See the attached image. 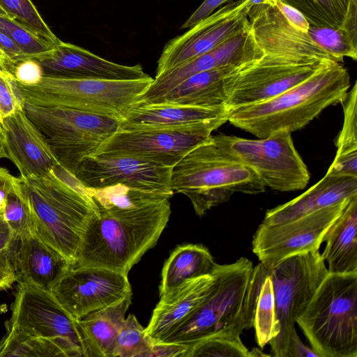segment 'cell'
<instances>
[{
	"mask_svg": "<svg viewBox=\"0 0 357 357\" xmlns=\"http://www.w3.org/2000/svg\"><path fill=\"white\" fill-rule=\"evenodd\" d=\"M258 356H271V355H267L259 349L258 348H253L251 351H249V357H258Z\"/></svg>",
	"mask_w": 357,
	"mask_h": 357,
	"instance_id": "50",
	"label": "cell"
},
{
	"mask_svg": "<svg viewBox=\"0 0 357 357\" xmlns=\"http://www.w3.org/2000/svg\"><path fill=\"white\" fill-rule=\"evenodd\" d=\"M350 199L284 223L261 222L253 236V252L261 263L271 268L291 255L319 250Z\"/></svg>",
	"mask_w": 357,
	"mask_h": 357,
	"instance_id": "14",
	"label": "cell"
},
{
	"mask_svg": "<svg viewBox=\"0 0 357 357\" xmlns=\"http://www.w3.org/2000/svg\"><path fill=\"white\" fill-rule=\"evenodd\" d=\"M263 52L260 58L228 74V109L269 100L308 79L327 63L335 61L286 51Z\"/></svg>",
	"mask_w": 357,
	"mask_h": 357,
	"instance_id": "9",
	"label": "cell"
},
{
	"mask_svg": "<svg viewBox=\"0 0 357 357\" xmlns=\"http://www.w3.org/2000/svg\"><path fill=\"white\" fill-rule=\"evenodd\" d=\"M171 188L188 197L202 217L236 192L257 195L266 186L253 170L225 153L210 137L172 167Z\"/></svg>",
	"mask_w": 357,
	"mask_h": 357,
	"instance_id": "4",
	"label": "cell"
},
{
	"mask_svg": "<svg viewBox=\"0 0 357 357\" xmlns=\"http://www.w3.org/2000/svg\"><path fill=\"white\" fill-rule=\"evenodd\" d=\"M0 144L24 178L44 176L59 165L46 138L24 108L0 121Z\"/></svg>",
	"mask_w": 357,
	"mask_h": 357,
	"instance_id": "19",
	"label": "cell"
},
{
	"mask_svg": "<svg viewBox=\"0 0 357 357\" xmlns=\"http://www.w3.org/2000/svg\"><path fill=\"white\" fill-rule=\"evenodd\" d=\"M15 282L17 278L13 265L0 263V291L8 289Z\"/></svg>",
	"mask_w": 357,
	"mask_h": 357,
	"instance_id": "49",
	"label": "cell"
},
{
	"mask_svg": "<svg viewBox=\"0 0 357 357\" xmlns=\"http://www.w3.org/2000/svg\"><path fill=\"white\" fill-rule=\"evenodd\" d=\"M24 103L13 74L0 70V121L23 109Z\"/></svg>",
	"mask_w": 357,
	"mask_h": 357,
	"instance_id": "40",
	"label": "cell"
},
{
	"mask_svg": "<svg viewBox=\"0 0 357 357\" xmlns=\"http://www.w3.org/2000/svg\"><path fill=\"white\" fill-rule=\"evenodd\" d=\"M0 356L73 357V355L54 340L6 331L0 340Z\"/></svg>",
	"mask_w": 357,
	"mask_h": 357,
	"instance_id": "32",
	"label": "cell"
},
{
	"mask_svg": "<svg viewBox=\"0 0 357 357\" xmlns=\"http://www.w3.org/2000/svg\"><path fill=\"white\" fill-rule=\"evenodd\" d=\"M0 15H8L5 11L2 9V8L0 6Z\"/></svg>",
	"mask_w": 357,
	"mask_h": 357,
	"instance_id": "54",
	"label": "cell"
},
{
	"mask_svg": "<svg viewBox=\"0 0 357 357\" xmlns=\"http://www.w3.org/2000/svg\"><path fill=\"white\" fill-rule=\"evenodd\" d=\"M226 107H200L164 102L134 103L119 116V129L135 130L190 126L227 116Z\"/></svg>",
	"mask_w": 357,
	"mask_h": 357,
	"instance_id": "24",
	"label": "cell"
},
{
	"mask_svg": "<svg viewBox=\"0 0 357 357\" xmlns=\"http://www.w3.org/2000/svg\"><path fill=\"white\" fill-rule=\"evenodd\" d=\"M249 357V350L240 336L215 334L188 347L185 357Z\"/></svg>",
	"mask_w": 357,
	"mask_h": 357,
	"instance_id": "36",
	"label": "cell"
},
{
	"mask_svg": "<svg viewBox=\"0 0 357 357\" xmlns=\"http://www.w3.org/2000/svg\"><path fill=\"white\" fill-rule=\"evenodd\" d=\"M50 291L77 320L132 296L127 275L93 266H72Z\"/></svg>",
	"mask_w": 357,
	"mask_h": 357,
	"instance_id": "15",
	"label": "cell"
},
{
	"mask_svg": "<svg viewBox=\"0 0 357 357\" xmlns=\"http://www.w3.org/2000/svg\"><path fill=\"white\" fill-rule=\"evenodd\" d=\"M0 59L6 65L7 70L8 71L11 72V68H10V63L8 61V60L6 59V58L5 57V56L3 54V53L1 52V50H0Z\"/></svg>",
	"mask_w": 357,
	"mask_h": 357,
	"instance_id": "51",
	"label": "cell"
},
{
	"mask_svg": "<svg viewBox=\"0 0 357 357\" xmlns=\"http://www.w3.org/2000/svg\"><path fill=\"white\" fill-rule=\"evenodd\" d=\"M24 110L46 138L59 165L73 174L82 160L119 128L116 116L27 102Z\"/></svg>",
	"mask_w": 357,
	"mask_h": 357,
	"instance_id": "8",
	"label": "cell"
},
{
	"mask_svg": "<svg viewBox=\"0 0 357 357\" xmlns=\"http://www.w3.org/2000/svg\"><path fill=\"white\" fill-rule=\"evenodd\" d=\"M232 0H204L200 6L190 15L182 24L181 29H189L203 19L212 14L214 10L225 2Z\"/></svg>",
	"mask_w": 357,
	"mask_h": 357,
	"instance_id": "45",
	"label": "cell"
},
{
	"mask_svg": "<svg viewBox=\"0 0 357 357\" xmlns=\"http://www.w3.org/2000/svg\"><path fill=\"white\" fill-rule=\"evenodd\" d=\"M319 357L317 354L300 340L297 332L292 335L287 357Z\"/></svg>",
	"mask_w": 357,
	"mask_h": 357,
	"instance_id": "47",
	"label": "cell"
},
{
	"mask_svg": "<svg viewBox=\"0 0 357 357\" xmlns=\"http://www.w3.org/2000/svg\"><path fill=\"white\" fill-rule=\"evenodd\" d=\"M43 76L69 79L130 80L149 77L140 64L126 66L105 59L70 43L60 42L36 59Z\"/></svg>",
	"mask_w": 357,
	"mask_h": 357,
	"instance_id": "20",
	"label": "cell"
},
{
	"mask_svg": "<svg viewBox=\"0 0 357 357\" xmlns=\"http://www.w3.org/2000/svg\"><path fill=\"white\" fill-rule=\"evenodd\" d=\"M215 264L205 246L199 244L178 245L164 264L159 287L160 297L185 282L211 275Z\"/></svg>",
	"mask_w": 357,
	"mask_h": 357,
	"instance_id": "29",
	"label": "cell"
},
{
	"mask_svg": "<svg viewBox=\"0 0 357 357\" xmlns=\"http://www.w3.org/2000/svg\"><path fill=\"white\" fill-rule=\"evenodd\" d=\"M296 323L319 357H357V273H328Z\"/></svg>",
	"mask_w": 357,
	"mask_h": 357,
	"instance_id": "5",
	"label": "cell"
},
{
	"mask_svg": "<svg viewBox=\"0 0 357 357\" xmlns=\"http://www.w3.org/2000/svg\"><path fill=\"white\" fill-rule=\"evenodd\" d=\"M17 282H29L51 290L72 267L60 252L33 231L18 239L13 258Z\"/></svg>",
	"mask_w": 357,
	"mask_h": 357,
	"instance_id": "22",
	"label": "cell"
},
{
	"mask_svg": "<svg viewBox=\"0 0 357 357\" xmlns=\"http://www.w3.org/2000/svg\"><path fill=\"white\" fill-rule=\"evenodd\" d=\"M211 139L225 153L253 170L266 188L281 192L299 190L310 181L307 167L290 133L256 139L219 134Z\"/></svg>",
	"mask_w": 357,
	"mask_h": 357,
	"instance_id": "11",
	"label": "cell"
},
{
	"mask_svg": "<svg viewBox=\"0 0 357 357\" xmlns=\"http://www.w3.org/2000/svg\"><path fill=\"white\" fill-rule=\"evenodd\" d=\"M188 349V346L182 344L153 342L150 357H185Z\"/></svg>",
	"mask_w": 357,
	"mask_h": 357,
	"instance_id": "46",
	"label": "cell"
},
{
	"mask_svg": "<svg viewBox=\"0 0 357 357\" xmlns=\"http://www.w3.org/2000/svg\"><path fill=\"white\" fill-rule=\"evenodd\" d=\"M153 80L69 79L43 76L39 83L17 82L25 102L45 108H65L120 116Z\"/></svg>",
	"mask_w": 357,
	"mask_h": 357,
	"instance_id": "7",
	"label": "cell"
},
{
	"mask_svg": "<svg viewBox=\"0 0 357 357\" xmlns=\"http://www.w3.org/2000/svg\"><path fill=\"white\" fill-rule=\"evenodd\" d=\"M0 50L9 62L11 73L18 62L28 59L16 43L1 31H0Z\"/></svg>",
	"mask_w": 357,
	"mask_h": 357,
	"instance_id": "43",
	"label": "cell"
},
{
	"mask_svg": "<svg viewBox=\"0 0 357 357\" xmlns=\"http://www.w3.org/2000/svg\"><path fill=\"white\" fill-rule=\"evenodd\" d=\"M253 264L242 257L229 264H216L213 287L192 313L162 342L190 346L215 334L240 336L253 327L245 307V295Z\"/></svg>",
	"mask_w": 357,
	"mask_h": 357,
	"instance_id": "6",
	"label": "cell"
},
{
	"mask_svg": "<svg viewBox=\"0 0 357 357\" xmlns=\"http://www.w3.org/2000/svg\"><path fill=\"white\" fill-rule=\"evenodd\" d=\"M213 284L208 275L185 282L160 299L144 331L154 342H161L177 329L206 298Z\"/></svg>",
	"mask_w": 357,
	"mask_h": 357,
	"instance_id": "23",
	"label": "cell"
},
{
	"mask_svg": "<svg viewBox=\"0 0 357 357\" xmlns=\"http://www.w3.org/2000/svg\"><path fill=\"white\" fill-rule=\"evenodd\" d=\"M137 319L130 314L118 334L113 357H150L153 341Z\"/></svg>",
	"mask_w": 357,
	"mask_h": 357,
	"instance_id": "35",
	"label": "cell"
},
{
	"mask_svg": "<svg viewBox=\"0 0 357 357\" xmlns=\"http://www.w3.org/2000/svg\"><path fill=\"white\" fill-rule=\"evenodd\" d=\"M12 73L18 83L26 86L37 84L43 77L40 64L33 59H26L18 62L14 66Z\"/></svg>",
	"mask_w": 357,
	"mask_h": 357,
	"instance_id": "41",
	"label": "cell"
},
{
	"mask_svg": "<svg viewBox=\"0 0 357 357\" xmlns=\"http://www.w3.org/2000/svg\"><path fill=\"white\" fill-rule=\"evenodd\" d=\"M255 4V0L231 1L170 40L158 61L155 76L206 53L234 35L244 26Z\"/></svg>",
	"mask_w": 357,
	"mask_h": 357,
	"instance_id": "16",
	"label": "cell"
},
{
	"mask_svg": "<svg viewBox=\"0 0 357 357\" xmlns=\"http://www.w3.org/2000/svg\"><path fill=\"white\" fill-rule=\"evenodd\" d=\"M253 327L256 341L261 349L280 332L273 282L269 274L265 278L258 294Z\"/></svg>",
	"mask_w": 357,
	"mask_h": 357,
	"instance_id": "33",
	"label": "cell"
},
{
	"mask_svg": "<svg viewBox=\"0 0 357 357\" xmlns=\"http://www.w3.org/2000/svg\"><path fill=\"white\" fill-rule=\"evenodd\" d=\"M357 195L354 196L326 233L321 254L329 273H357Z\"/></svg>",
	"mask_w": 357,
	"mask_h": 357,
	"instance_id": "26",
	"label": "cell"
},
{
	"mask_svg": "<svg viewBox=\"0 0 357 357\" xmlns=\"http://www.w3.org/2000/svg\"><path fill=\"white\" fill-rule=\"evenodd\" d=\"M235 68L226 66L194 74L149 103L227 107V77Z\"/></svg>",
	"mask_w": 357,
	"mask_h": 357,
	"instance_id": "25",
	"label": "cell"
},
{
	"mask_svg": "<svg viewBox=\"0 0 357 357\" xmlns=\"http://www.w3.org/2000/svg\"><path fill=\"white\" fill-rule=\"evenodd\" d=\"M263 54L248 18L239 31L212 50L155 76L135 103H149L194 74L226 66L238 67L260 58Z\"/></svg>",
	"mask_w": 357,
	"mask_h": 357,
	"instance_id": "18",
	"label": "cell"
},
{
	"mask_svg": "<svg viewBox=\"0 0 357 357\" xmlns=\"http://www.w3.org/2000/svg\"><path fill=\"white\" fill-rule=\"evenodd\" d=\"M227 121L225 116L179 127L119 128L93 154L127 155L173 167Z\"/></svg>",
	"mask_w": 357,
	"mask_h": 357,
	"instance_id": "12",
	"label": "cell"
},
{
	"mask_svg": "<svg viewBox=\"0 0 357 357\" xmlns=\"http://www.w3.org/2000/svg\"><path fill=\"white\" fill-rule=\"evenodd\" d=\"M319 250L288 257L270 268L280 332L268 344L271 356L287 357L295 324L328 275Z\"/></svg>",
	"mask_w": 357,
	"mask_h": 357,
	"instance_id": "10",
	"label": "cell"
},
{
	"mask_svg": "<svg viewBox=\"0 0 357 357\" xmlns=\"http://www.w3.org/2000/svg\"><path fill=\"white\" fill-rule=\"evenodd\" d=\"M6 158L5 153H4L3 149L1 148V146L0 144V159L1 158Z\"/></svg>",
	"mask_w": 357,
	"mask_h": 357,
	"instance_id": "52",
	"label": "cell"
},
{
	"mask_svg": "<svg viewBox=\"0 0 357 357\" xmlns=\"http://www.w3.org/2000/svg\"><path fill=\"white\" fill-rule=\"evenodd\" d=\"M2 215L17 239L33 231L29 209L13 188L7 195Z\"/></svg>",
	"mask_w": 357,
	"mask_h": 357,
	"instance_id": "39",
	"label": "cell"
},
{
	"mask_svg": "<svg viewBox=\"0 0 357 357\" xmlns=\"http://www.w3.org/2000/svg\"><path fill=\"white\" fill-rule=\"evenodd\" d=\"M0 31L9 36L28 59H36L49 53L58 44L8 15H0Z\"/></svg>",
	"mask_w": 357,
	"mask_h": 357,
	"instance_id": "34",
	"label": "cell"
},
{
	"mask_svg": "<svg viewBox=\"0 0 357 357\" xmlns=\"http://www.w3.org/2000/svg\"><path fill=\"white\" fill-rule=\"evenodd\" d=\"M17 241L18 239L0 211V263L13 265V257Z\"/></svg>",
	"mask_w": 357,
	"mask_h": 357,
	"instance_id": "42",
	"label": "cell"
},
{
	"mask_svg": "<svg viewBox=\"0 0 357 357\" xmlns=\"http://www.w3.org/2000/svg\"><path fill=\"white\" fill-rule=\"evenodd\" d=\"M14 177L7 169L0 167V211L3 210L7 195L13 188Z\"/></svg>",
	"mask_w": 357,
	"mask_h": 357,
	"instance_id": "48",
	"label": "cell"
},
{
	"mask_svg": "<svg viewBox=\"0 0 357 357\" xmlns=\"http://www.w3.org/2000/svg\"><path fill=\"white\" fill-rule=\"evenodd\" d=\"M131 297L127 296L77 320L85 357H113L117 336L131 303Z\"/></svg>",
	"mask_w": 357,
	"mask_h": 357,
	"instance_id": "27",
	"label": "cell"
},
{
	"mask_svg": "<svg viewBox=\"0 0 357 357\" xmlns=\"http://www.w3.org/2000/svg\"><path fill=\"white\" fill-rule=\"evenodd\" d=\"M344 122L337 140V153L326 174L357 176V85L355 82L342 102Z\"/></svg>",
	"mask_w": 357,
	"mask_h": 357,
	"instance_id": "30",
	"label": "cell"
},
{
	"mask_svg": "<svg viewBox=\"0 0 357 357\" xmlns=\"http://www.w3.org/2000/svg\"><path fill=\"white\" fill-rule=\"evenodd\" d=\"M13 188L29 209L33 231L73 266L85 229L98 213L86 192L68 184L52 169L40 177H14Z\"/></svg>",
	"mask_w": 357,
	"mask_h": 357,
	"instance_id": "3",
	"label": "cell"
},
{
	"mask_svg": "<svg viewBox=\"0 0 357 357\" xmlns=\"http://www.w3.org/2000/svg\"><path fill=\"white\" fill-rule=\"evenodd\" d=\"M351 86L342 63L328 62L308 79L264 102L228 109L227 121L258 138L301 130L326 107L344 101Z\"/></svg>",
	"mask_w": 357,
	"mask_h": 357,
	"instance_id": "1",
	"label": "cell"
},
{
	"mask_svg": "<svg viewBox=\"0 0 357 357\" xmlns=\"http://www.w3.org/2000/svg\"><path fill=\"white\" fill-rule=\"evenodd\" d=\"M98 209H134L169 199L173 193L114 184L98 188L85 187Z\"/></svg>",
	"mask_w": 357,
	"mask_h": 357,
	"instance_id": "31",
	"label": "cell"
},
{
	"mask_svg": "<svg viewBox=\"0 0 357 357\" xmlns=\"http://www.w3.org/2000/svg\"><path fill=\"white\" fill-rule=\"evenodd\" d=\"M6 331L47 338L63 345L73 357L84 356L77 319L59 303L52 291L29 282H18Z\"/></svg>",
	"mask_w": 357,
	"mask_h": 357,
	"instance_id": "13",
	"label": "cell"
},
{
	"mask_svg": "<svg viewBox=\"0 0 357 357\" xmlns=\"http://www.w3.org/2000/svg\"><path fill=\"white\" fill-rule=\"evenodd\" d=\"M0 6L9 17L36 31L50 41L55 44L60 42L31 0H0Z\"/></svg>",
	"mask_w": 357,
	"mask_h": 357,
	"instance_id": "38",
	"label": "cell"
},
{
	"mask_svg": "<svg viewBox=\"0 0 357 357\" xmlns=\"http://www.w3.org/2000/svg\"><path fill=\"white\" fill-rule=\"evenodd\" d=\"M278 1L298 10L310 26L340 30L357 43V0H261V3L275 6Z\"/></svg>",
	"mask_w": 357,
	"mask_h": 357,
	"instance_id": "28",
	"label": "cell"
},
{
	"mask_svg": "<svg viewBox=\"0 0 357 357\" xmlns=\"http://www.w3.org/2000/svg\"><path fill=\"white\" fill-rule=\"evenodd\" d=\"M171 215L169 199L134 209H98L89 222L73 266L107 268L128 275L153 248Z\"/></svg>",
	"mask_w": 357,
	"mask_h": 357,
	"instance_id": "2",
	"label": "cell"
},
{
	"mask_svg": "<svg viewBox=\"0 0 357 357\" xmlns=\"http://www.w3.org/2000/svg\"><path fill=\"white\" fill-rule=\"evenodd\" d=\"M0 70H7L6 68V65L4 64V63L1 61V59H0Z\"/></svg>",
	"mask_w": 357,
	"mask_h": 357,
	"instance_id": "53",
	"label": "cell"
},
{
	"mask_svg": "<svg viewBox=\"0 0 357 357\" xmlns=\"http://www.w3.org/2000/svg\"><path fill=\"white\" fill-rule=\"evenodd\" d=\"M307 33L337 62L343 63L344 57L357 60V43L352 42L343 31L328 26H310Z\"/></svg>",
	"mask_w": 357,
	"mask_h": 357,
	"instance_id": "37",
	"label": "cell"
},
{
	"mask_svg": "<svg viewBox=\"0 0 357 357\" xmlns=\"http://www.w3.org/2000/svg\"><path fill=\"white\" fill-rule=\"evenodd\" d=\"M357 195V176H325L294 199L266 211L262 223L289 222L349 201Z\"/></svg>",
	"mask_w": 357,
	"mask_h": 357,
	"instance_id": "21",
	"label": "cell"
},
{
	"mask_svg": "<svg viewBox=\"0 0 357 357\" xmlns=\"http://www.w3.org/2000/svg\"><path fill=\"white\" fill-rule=\"evenodd\" d=\"M172 167L139 158L92 154L84 158L74 174L84 187L98 188L114 184L173 193Z\"/></svg>",
	"mask_w": 357,
	"mask_h": 357,
	"instance_id": "17",
	"label": "cell"
},
{
	"mask_svg": "<svg viewBox=\"0 0 357 357\" xmlns=\"http://www.w3.org/2000/svg\"><path fill=\"white\" fill-rule=\"evenodd\" d=\"M275 6L280 11L293 28L299 31L307 33L310 24L305 16L298 10L281 1L276 2Z\"/></svg>",
	"mask_w": 357,
	"mask_h": 357,
	"instance_id": "44",
	"label": "cell"
}]
</instances>
